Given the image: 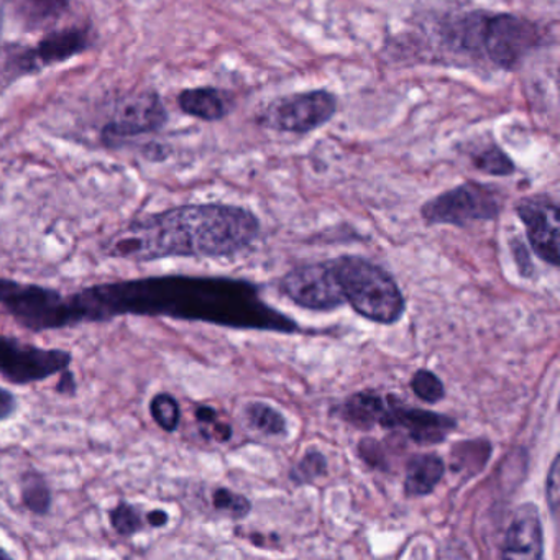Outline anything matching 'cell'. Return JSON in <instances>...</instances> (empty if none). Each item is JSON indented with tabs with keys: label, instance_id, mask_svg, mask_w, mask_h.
I'll return each instance as SVG.
<instances>
[{
	"label": "cell",
	"instance_id": "cell-23",
	"mask_svg": "<svg viewBox=\"0 0 560 560\" xmlns=\"http://www.w3.org/2000/svg\"><path fill=\"white\" fill-rule=\"evenodd\" d=\"M411 388L415 395L425 402H438L445 396L441 380L429 370H418L415 373L411 380Z\"/></svg>",
	"mask_w": 560,
	"mask_h": 560
},
{
	"label": "cell",
	"instance_id": "cell-20",
	"mask_svg": "<svg viewBox=\"0 0 560 560\" xmlns=\"http://www.w3.org/2000/svg\"><path fill=\"white\" fill-rule=\"evenodd\" d=\"M150 416L156 422L160 429L165 432H175L182 422V408H179L178 399L170 393H156L150 399Z\"/></svg>",
	"mask_w": 560,
	"mask_h": 560
},
{
	"label": "cell",
	"instance_id": "cell-4",
	"mask_svg": "<svg viewBox=\"0 0 560 560\" xmlns=\"http://www.w3.org/2000/svg\"><path fill=\"white\" fill-rule=\"evenodd\" d=\"M346 303L360 316L378 324H393L405 314V298L396 281L378 265L362 257L330 261Z\"/></svg>",
	"mask_w": 560,
	"mask_h": 560
},
{
	"label": "cell",
	"instance_id": "cell-11",
	"mask_svg": "<svg viewBox=\"0 0 560 560\" xmlns=\"http://www.w3.org/2000/svg\"><path fill=\"white\" fill-rule=\"evenodd\" d=\"M378 424L386 429H402L416 444L425 445L444 441L454 431L457 421L438 412L409 408L393 396H388Z\"/></svg>",
	"mask_w": 560,
	"mask_h": 560
},
{
	"label": "cell",
	"instance_id": "cell-7",
	"mask_svg": "<svg viewBox=\"0 0 560 560\" xmlns=\"http://www.w3.org/2000/svg\"><path fill=\"white\" fill-rule=\"evenodd\" d=\"M70 350L44 349L14 337L0 336V376L12 385L44 382L70 369Z\"/></svg>",
	"mask_w": 560,
	"mask_h": 560
},
{
	"label": "cell",
	"instance_id": "cell-32",
	"mask_svg": "<svg viewBox=\"0 0 560 560\" xmlns=\"http://www.w3.org/2000/svg\"><path fill=\"white\" fill-rule=\"evenodd\" d=\"M0 559H11V553L5 552V550L0 547Z\"/></svg>",
	"mask_w": 560,
	"mask_h": 560
},
{
	"label": "cell",
	"instance_id": "cell-9",
	"mask_svg": "<svg viewBox=\"0 0 560 560\" xmlns=\"http://www.w3.org/2000/svg\"><path fill=\"white\" fill-rule=\"evenodd\" d=\"M280 290L294 304L311 311H332L346 303L330 261L294 268L284 275Z\"/></svg>",
	"mask_w": 560,
	"mask_h": 560
},
{
	"label": "cell",
	"instance_id": "cell-30",
	"mask_svg": "<svg viewBox=\"0 0 560 560\" xmlns=\"http://www.w3.org/2000/svg\"><path fill=\"white\" fill-rule=\"evenodd\" d=\"M57 392L65 393H74L77 392V382H74V375L70 372V369L61 372L60 382L57 385Z\"/></svg>",
	"mask_w": 560,
	"mask_h": 560
},
{
	"label": "cell",
	"instance_id": "cell-25",
	"mask_svg": "<svg viewBox=\"0 0 560 560\" xmlns=\"http://www.w3.org/2000/svg\"><path fill=\"white\" fill-rule=\"evenodd\" d=\"M326 457L319 451H310L303 460L294 467L291 478L296 483H310L326 471Z\"/></svg>",
	"mask_w": 560,
	"mask_h": 560
},
{
	"label": "cell",
	"instance_id": "cell-15",
	"mask_svg": "<svg viewBox=\"0 0 560 560\" xmlns=\"http://www.w3.org/2000/svg\"><path fill=\"white\" fill-rule=\"evenodd\" d=\"M444 462L435 454L415 455L406 467L405 491L408 497L432 493L444 477Z\"/></svg>",
	"mask_w": 560,
	"mask_h": 560
},
{
	"label": "cell",
	"instance_id": "cell-1",
	"mask_svg": "<svg viewBox=\"0 0 560 560\" xmlns=\"http://www.w3.org/2000/svg\"><path fill=\"white\" fill-rule=\"evenodd\" d=\"M70 327L109 323L116 317H172L235 327L293 330L291 320L258 300L255 290L224 278H136L81 288L65 294Z\"/></svg>",
	"mask_w": 560,
	"mask_h": 560
},
{
	"label": "cell",
	"instance_id": "cell-27",
	"mask_svg": "<svg viewBox=\"0 0 560 560\" xmlns=\"http://www.w3.org/2000/svg\"><path fill=\"white\" fill-rule=\"evenodd\" d=\"M559 455L552 460L550 465L549 474L546 478V500L549 504L550 513H552L553 520H557V511H559V498H560V478H559Z\"/></svg>",
	"mask_w": 560,
	"mask_h": 560
},
{
	"label": "cell",
	"instance_id": "cell-21",
	"mask_svg": "<svg viewBox=\"0 0 560 560\" xmlns=\"http://www.w3.org/2000/svg\"><path fill=\"white\" fill-rule=\"evenodd\" d=\"M245 415H247L248 422L264 434L280 435L287 429L283 416L265 402H250L245 409Z\"/></svg>",
	"mask_w": 560,
	"mask_h": 560
},
{
	"label": "cell",
	"instance_id": "cell-29",
	"mask_svg": "<svg viewBox=\"0 0 560 560\" xmlns=\"http://www.w3.org/2000/svg\"><path fill=\"white\" fill-rule=\"evenodd\" d=\"M514 257H516L517 267H520V273L523 277H530L533 271V265H530L529 257H527L526 248H524L523 242H514Z\"/></svg>",
	"mask_w": 560,
	"mask_h": 560
},
{
	"label": "cell",
	"instance_id": "cell-14",
	"mask_svg": "<svg viewBox=\"0 0 560 560\" xmlns=\"http://www.w3.org/2000/svg\"><path fill=\"white\" fill-rule=\"evenodd\" d=\"M88 38L81 31L55 32L42 40V44L28 54L32 67H50L70 60L86 48Z\"/></svg>",
	"mask_w": 560,
	"mask_h": 560
},
{
	"label": "cell",
	"instance_id": "cell-12",
	"mask_svg": "<svg viewBox=\"0 0 560 560\" xmlns=\"http://www.w3.org/2000/svg\"><path fill=\"white\" fill-rule=\"evenodd\" d=\"M166 110L156 94H139L129 97L117 107L113 122L107 124L104 133L107 139L142 136L162 129L166 122Z\"/></svg>",
	"mask_w": 560,
	"mask_h": 560
},
{
	"label": "cell",
	"instance_id": "cell-24",
	"mask_svg": "<svg viewBox=\"0 0 560 560\" xmlns=\"http://www.w3.org/2000/svg\"><path fill=\"white\" fill-rule=\"evenodd\" d=\"M212 503H214L215 510L222 511L228 516L241 520V517L247 516L250 513V501L242 494L234 493V491L228 490V488H218L212 494Z\"/></svg>",
	"mask_w": 560,
	"mask_h": 560
},
{
	"label": "cell",
	"instance_id": "cell-10",
	"mask_svg": "<svg viewBox=\"0 0 560 560\" xmlns=\"http://www.w3.org/2000/svg\"><path fill=\"white\" fill-rule=\"evenodd\" d=\"M527 241L540 260L559 265V206L547 196H530L516 205Z\"/></svg>",
	"mask_w": 560,
	"mask_h": 560
},
{
	"label": "cell",
	"instance_id": "cell-28",
	"mask_svg": "<svg viewBox=\"0 0 560 560\" xmlns=\"http://www.w3.org/2000/svg\"><path fill=\"white\" fill-rule=\"evenodd\" d=\"M18 411V398L9 389L0 388V421L11 418Z\"/></svg>",
	"mask_w": 560,
	"mask_h": 560
},
{
	"label": "cell",
	"instance_id": "cell-18",
	"mask_svg": "<svg viewBox=\"0 0 560 560\" xmlns=\"http://www.w3.org/2000/svg\"><path fill=\"white\" fill-rule=\"evenodd\" d=\"M21 498L24 506L37 516L50 513L54 497L44 475L27 470L21 478Z\"/></svg>",
	"mask_w": 560,
	"mask_h": 560
},
{
	"label": "cell",
	"instance_id": "cell-6",
	"mask_svg": "<svg viewBox=\"0 0 560 560\" xmlns=\"http://www.w3.org/2000/svg\"><path fill=\"white\" fill-rule=\"evenodd\" d=\"M500 199L494 189L478 183H465L425 202L421 214L429 225L465 228L471 222L493 221L500 214Z\"/></svg>",
	"mask_w": 560,
	"mask_h": 560
},
{
	"label": "cell",
	"instance_id": "cell-16",
	"mask_svg": "<svg viewBox=\"0 0 560 560\" xmlns=\"http://www.w3.org/2000/svg\"><path fill=\"white\" fill-rule=\"evenodd\" d=\"M183 113L206 122H215L224 119L229 114V104L221 91L212 88H196V90L183 91L178 97Z\"/></svg>",
	"mask_w": 560,
	"mask_h": 560
},
{
	"label": "cell",
	"instance_id": "cell-3",
	"mask_svg": "<svg viewBox=\"0 0 560 560\" xmlns=\"http://www.w3.org/2000/svg\"><path fill=\"white\" fill-rule=\"evenodd\" d=\"M455 48L487 58L501 70H514L540 44L539 28L513 14L470 12L455 24Z\"/></svg>",
	"mask_w": 560,
	"mask_h": 560
},
{
	"label": "cell",
	"instance_id": "cell-19",
	"mask_svg": "<svg viewBox=\"0 0 560 560\" xmlns=\"http://www.w3.org/2000/svg\"><path fill=\"white\" fill-rule=\"evenodd\" d=\"M109 521L113 529L122 537L136 536L149 526L147 513H143L136 504L124 500L109 511Z\"/></svg>",
	"mask_w": 560,
	"mask_h": 560
},
{
	"label": "cell",
	"instance_id": "cell-5",
	"mask_svg": "<svg viewBox=\"0 0 560 560\" xmlns=\"http://www.w3.org/2000/svg\"><path fill=\"white\" fill-rule=\"evenodd\" d=\"M0 307L31 332L70 327L65 294L54 288L0 278Z\"/></svg>",
	"mask_w": 560,
	"mask_h": 560
},
{
	"label": "cell",
	"instance_id": "cell-8",
	"mask_svg": "<svg viewBox=\"0 0 560 560\" xmlns=\"http://www.w3.org/2000/svg\"><path fill=\"white\" fill-rule=\"evenodd\" d=\"M336 113V96L317 90L273 101L261 116V122L277 132L310 133L326 126Z\"/></svg>",
	"mask_w": 560,
	"mask_h": 560
},
{
	"label": "cell",
	"instance_id": "cell-22",
	"mask_svg": "<svg viewBox=\"0 0 560 560\" xmlns=\"http://www.w3.org/2000/svg\"><path fill=\"white\" fill-rule=\"evenodd\" d=\"M474 165L485 175L491 176H510L516 172L513 160L497 145H491L490 149L477 153L474 156Z\"/></svg>",
	"mask_w": 560,
	"mask_h": 560
},
{
	"label": "cell",
	"instance_id": "cell-17",
	"mask_svg": "<svg viewBox=\"0 0 560 560\" xmlns=\"http://www.w3.org/2000/svg\"><path fill=\"white\" fill-rule=\"evenodd\" d=\"M385 409V399L372 392L350 396L339 408L340 418L359 429H372L378 424Z\"/></svg>",
	"mask_w": 560,
	"mask_h": 560
},
{
	"label": "cell",
	"instance_id": "cell-2",
	"mask_svg": "<svg viewBox=\"0 0 560 560\" xmlns=\"http://www.w3.org/2000/svg\"><path fill=\"white\" fill-rule=\"evenodd\" d=\"M260 224L248 209L229 205H191L130 222L107 241V257L156 261L163 258H221L245 250Z\"/></svg>",
	"mask_w": 560,
	"mask_h": 560
},
{
	"label": "cell",
	"instance_id": "cell-13",
	"mask_svg": "<svg viewBox=\"0 0 560 560\" xmlns=\"http://www.w3.org/2000/svg\"><path fill=\"white\" fill-rule=\"evenodd\" d=\"M544 534L539 511L534 504L517 508L506 537H504L503 559H542Z\"/></svg>",
	"mask_w": 560,
	"mask_h": 560
},
{
	"label": "cell",
	"instance_id": "cell-31",
	"mask_svg": "<svg viewBox=\"0 0 560 560\" xmlns=\"http://www.w3.org/2000/svg\"><path fill=\"white\" fill-rule=\"evenodd\" d=\"M170 516L165 510H152L147 513V524L150 527H163L168 524Z\"/></svg>",
	"mask_w": 560,
	"mask_h": 560
},
{
	"label": "cell",
	"instance_id": "cell-26",
	"mask_svg": "<svg viewBox=\"0 0 560 560\" xmlns=\"http://www.w3.org/2000/svg\"><path fill=\"white\" fill-rule=\"evenodd\" d=\"M22 2L21 11L28 14V19L44 21L47 18L60 14L61 9L67 5V0H15Z\"/></svg>",
	"mask_w": 560,
	"mask_h": 560
}]
</instances>
